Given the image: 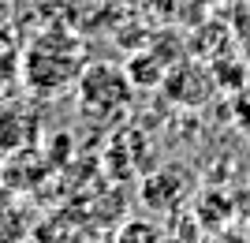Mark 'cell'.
Returning <instances> with one entry per match:
<instances>
[{
	"instance_id": "obj_5",
	"label": "cell",
	"mask_w": 250,
	"mask_h": 243,
	"mask_svg": "<svg viewBox=\"0 0 250 243\" xmlns=\"http://www.w3.org/2000/svg\"><path fill=\"white\" fill-rule=\"evenodd\" d=\"M116 243H165V236L157 232L149 221H127L116 232Z\"/></svg>"
},
{
	"instance_id": "obj_1",
	"label": "cell",
	"mask_w": 250,
	"mask_h": 243,
	"mask_svg": "<svg viewBox=\"0 0 250 243\" xmlns=\"http://www.w3.org/2000/svg\"><path fill=\"white\" fill-rule=\"evenodd\" d=\"M86 71V53H83V42L71 38V34H42L34 38V45L26 49L22 56V79H26V90L38 97H56L63 90L79 86Z\"/></svg>"
},
{
	"instance_id": "obj_3",
	"label": "cell",
	"mask_w": 250,
	"mask_h": 243,
	"mask_svg": "<svg viewBox=\"0 0 250 243\" xmlns=\"http://www.w3.org/2000/svg\"><path fill=\"white\" fill-rule=\"evenodd\" d=\"M190 176L187 169H179V165H161L153 169L149 176H142V202H146L149 210L157 213H176L190 195Z\"/></svg>"
},
{
	"instance_id": "obj_6",
	"label": "cell",
	"mask_w": 250,
	"mask_h": 243,
	"mask_svg": "<svg viewBox=\"0 0 250 243\" xmlns=\"http://www.w3.org/2000/svg\"><path fill=\"white\" fill-rule=\"evenodd\" d=\"M247 195H250V172H247Z\"/></svg>"
},
{
	"instance_id": "obj_4",
	"label": "cell",
	"mask_w": 250,
	"mask_h": 243,
	"mask_svg": "<svg viewBox=\"0 0 250 243\" xmlns=\"http://www.w3.org/2000/svg\"><path fill=\"white\" fill-rule=\"evenodd\" d=\"M0 154H19V150L30 146L34 131H22V127H34V116H26L19 105H0Z\"/></svg>"
},
{
	"instance_id": "obj_2",
	"label": "cell",
	"mask_w": 250,
	"mask_h": 243,
	"mask_svg": "<svg viewBox=\"0 0 250 243\" xmlns=\"http://www.w3.org/2000/svg\"><path fill=\"white\" fill-rule=\"evenodd\" d=\"M131 79L120 67H108V64H86L83 79H79V94H83V105L90 116H116L124 112V105L131 101Z\"/></svg>"
},
{
	"instance_id": "obj_7",
	"label": "cell",
	"mask_w": 250,
	"mask_h": 243,
	"mask_svg": "<svg viewBox=\"0 0 250 243\" xmlns=\"http://www.w3.org/2000/svg\"><path fill=\"white\" fill-rule=\"evenodd\" d=\"M247 240H250V224H247Z\"/></svg>"
}]
</instances>
